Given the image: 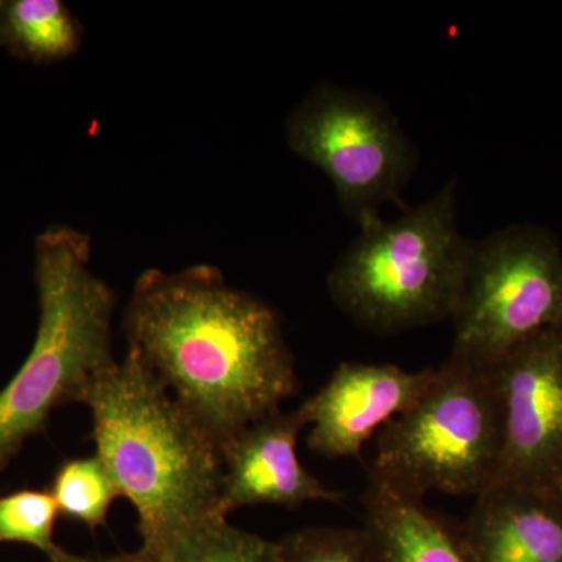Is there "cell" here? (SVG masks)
<instances>
[{
	"instance_id": "1",
	"label": "cell",
	"mask_w": 562,
	"mask_h": 562,
	"mask_svg": "<svg viewBox=\"0 0 562 562\" xmlns=\"http://www.w3.org/2000/svg\"><path fill=\"white\" fill-rule=\"evenodd\" d=\"M122 328L127 351L220 446L297 390L279 314L213 266L140 273Z\"/></svg>"
},
{
	"instance_id": "2",
	"label": "cell",
	"mask_w": 562,
	"mask_h": 562,
	"mask_svg": "<svg viewBox=\"0 0 562 562\" xmlns=\"http://www.w3.org/2000/svg\"><path fill=\"white\" fill-rule=\"evenodd\" d=\"M79 403L95 454L135 506L143 546L221 516L220 443L135 353L94 376Z\"/></svg>"
},
{
	"instance_id": "3",
	"label": "cell",
	"mask_w": 562,
	"mask_h": 562,
	"mask_svg": "<svg viewBox=\"0 0 562 562\" xmlns=\"http://www.w3.org/2000/svg\"><path fill=\"white\" fill-rule=\"evenodd\" d=\"M91 239L52 225L35 243L40 324L27 360L0 391V471L52 412L79 402L88 384L113 366L116 292L90 268Z\"/></svg>"
},
{
	"instance_id": "4",
	"label": "cell",
	"mask_w": 562,
	"mask_h": 562,
	"mask_svg": "<svg viewBox=\"0 0 562 562\" xmlns=\"http://www.w3.org/2000/svg\"><path fill=\"white\" fill-rule=\"evenodd\" d=\"M471 249L450 181L398 220L361 225L328 273V292L358 327L382 335L452 319Z\"/></svg>"
},
{
	"instance_id": "5",
	"label": "cell",
	"mask_w": 562,
	"mask_h": 562,
	"mask_svg": "<svg viewBox=\"0 0 562 562\" xmlns=\"http://www.w3.org/2000/svg\"><path fill=\"white\" fill-rule=\"evenodd\" d=\"M505 408L495 366L450 357L430 386L380 430L371 479L405 497H479L501 465Z\"/></svg>"
},
{
	"instance_id": "6",
	"label": "cell",
	"mask_w": 562,
	"mask_h": 562,
	"mask_svg": "<svg viewBox=\"0 0 562 562\" xmlns=\"http://www.w3.org/2000/svg\"><path fill=\"white\" fill-rule=\"evenodd\" d=\"M450 321V357L480 366H495L536 333L562 327V250L552 233L514 225L472 241Z\"/></svg>"
},
{
	"instance_id": "7",
	"label": "cell",
	"mask_w": 562,
	"mask_h": 562,
	"mask_svg": "<svg viewBox=\"0 0 562 562\" xmlns=\"http://www.w3.org/2000/svg\"><path fill=\"white\" fill-rule=\"evenodd\" d=\"M284 136L295 155L328 177L339 205L360 227L379 220L384 203L406 210L402 191L419 157L375 95L322 83L291 111Z\"/></svg>"
},
{
	"instance_id": "8",
	"label": "cell",
	"mask_w": 562,
	"mask_h": 562,
	"mask_svg": "<svg viewBox=\"0 0 562 562\" xmlns=\"http://www.w3.org/2000/svg\"><path fill=\"white\" fill-rule=\"evenodd\" d=\"M505 436L495 484L546 487L562 476V327L536 333L495 364Z\"/></svg>"
},
{
	"instance_id": "9",
	"label": "cell",
	"mask_w": 562,
	"mask_h": 562,
	"mask_svg": "<svg viewBox=\"0 0 562 562\" xmlns=\"http://www.w3.org/2000/svg\"><path fill=\"white\" fill-rule=\"evenodd\" d=\"M435 372L342 362L330 380L302 403L306 420L313 425L306 438L308 449L328 460H358L373 432L419 401Z\"/></svg>"
},
{
	"instance_id": "10",
	"label": "cell",
	"mask_w": 562,
	"mask_h": 562,
	"mask_svg": "<svg viewBox=\"0 0 562 562\" xmlns=\"http://www.w3.org/2000/svg\"><path fill=\"white\" fill-rule=\"evenodd\" d=\"M306 425L302 406L291 413L279 409L221 442V516L244 506L292 509L308 502L339 503L346 498L344 492L325 486L299 460L297 439Z\"/></svg>"
},
{
	"instance_id": "11",
	"label": "cell",
	"mask_w": 562,
	"mask_h": 562,
	"mask_svg": "<svg viewBox=\"0 0 562 562\" xmlns=\"http://www.w3.org/2000/svg\"><path fill=\"white\" fill-rule=\"evenodd\" d=\"M457 531L468 562H562V501L546 487L495 484Z\"/></svg>"
},
{
	"instance_id": "12",
	"label": "cell",
	"mask_w": 562,
	"mask_h": 562,
	"mask_svg": "<svg viewBox=\"0 0 562 562\" xmlns=\"http://www.w3.org/2000/svg\"><path fill=\"white\" fill-rule=\"evenodd\" d=\"M364 527L379 562H468L457 532L422 501L369 480L362 495Z\"/></svg>"
},
{
	"instance_id": "13",
	"label": "cell",
	"mask_w": 562,
	"mask_h": 562,
	"mask_svg": "<svg viewBox=\"0 0 562 562\" xmlns=\"http://www.w3.org/2000/svg\"><path fill=\"white\" fill-rule=\"evenodd\" d=\"M83 29L60 0H0V46L33 65H54L79 52Z\"/></svg>"
},
{
	"instance_id": "14",
	"label": "cell",
	"mask_w": 562,
	"mask_h": 562,
	"mask_svg": "<svg viewBox=\"0 0 562 562\" xmlns=\"http://www.w3.org/2000/svg\"><path fill=\"white\" fill-rule=\"evenodd\" d=\"M150 562H279L277 542L214 516L140 546Z\"/></svg>"
},
{
	"instance_id": "15",
	"label": "cell",
	"mask_w": 562,
	"mask_h": 562,
	"mask_svg": "<svg viewBox=\"0 0 562 562\" xmlns=\"http://www.w3.org/2000/svg\"><path fill=\"white\" fill-rule=\"evenodd\" d=\"M58 514L95 530L106 524L114 498L120 497L98 454L63 462L50 487Z\"/></svg>"
},
{
	"instance_id": "16",
	"label": "cell",
	"mask_w": 562,
	"mask_h": 562,
	"mask_svg": "<svg viewBox=\"0 0 562 562\" xmlns=\"http://www.w3.org/2000/svg\"><path fill=\"white\" fill-rule=\"evenodd\" d=\"M277 553L279 562H379L362 528H303L284 535Z\"/></svg>"
},
{
	"instance_id": "17",
	"label": "cell",
	"mask_w": 562,
	"mask_h": 562,
	"mask_svg": "<svg viewBox=\"0 0 562 562\" xmlns=\"http://www.w3.org/2000/svg\"><path fill=\"white\" fill-rule=\"evenodd\" d=\"M58 506L46 491H18L0 497V542H22L49 553L55 547Z\"/></svg>"
},
{
	"instance_id": "18",
	"label": "cell",
	"mask_w": 562,
	"mask_h": 562,
	"mask_svg": "<svg viewBox=\"0 0 562 562\" xmlns=\"http://www.w3.org/2000/svg\"><path fill=\"white\" fill-rule=\"evenodd\" d=\"M47 558H49V562H150L139 550L136 553L111 554V557H103V554L80 557V554L66 552L58 546L47 553Z\"/></svg>"
},
{
	"instance_id": "19",
	"label": "cell",
	"mask_w": 562,
	"mask_h": 562,
	"mask_svg": "<svg viewBox=\"0 0 562 562\" xmlns=\"http://www.w3.org/2000/svg\"><path fill=\"white\" fill-rule=\"evenodd\" d=\"M550 490H552L554 494H557L558 497H560L562 501V476L560 480H558L557 484H554L553 487H550Z\"/></svg>"
}]
</instances>
